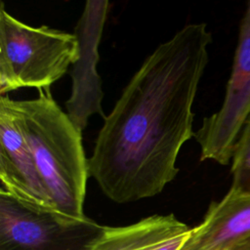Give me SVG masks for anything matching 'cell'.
I'll use <instances>...</instances> for the list:
<instances>
[{"instance_id": "1", "label": "cell", "mask_w": 250, "mask_h": 250, "mask_svg": "<svg viewBox=\"0 0 250 250\" xmlns=\"http://www.w3.org/2000/svg\"><path fill=\"white\" fill-rule=\"evenodd\" d=\"M211 42L206 23L186 24L146 58L104 118L88 169L110 200L155 196L177 176Z\"/></svg>"}, {"instance_id": "6", "label": "cell", "mask_w": 250, "mask_h": 250, "mask_svg": "<svg viewBox=\"0 0 250 250\" xmlns=\"http://www.w3.org/2000/svg\"><path fill=\"white\" fill-rule=\"evenodd\" d=\"M109 11L106 0H88L75 26L74 34L79 43V55L72 65V89L65 103L67 114L81 131L88 124L92 114L104 115L102 108V80L97 72L98 46Z\"/></svg>"}, {"instance_id": "7", "label": "cell", "mask_w": 250, "mask_h": 250, "mask_svg": "<svg viewBox=\"0 0 250 250\" xmlns=\"http://www.w3.org/2000/svg\"><path fill=\"white\" fill-rule=\"evenodd\" d=\"M0 183V190L20 202L35 209L56 212L30 147L1 98Z\"/></svg>"}, {"instance_id": "10", "label": "cell", "mask_w": 250, "mask_h": 250, "mask_svg": "<svg viewBox=\"0 0 250 250\" xmlns=\"http://www.w3.org/2000/svg\"><path fill=\"white\" fill-rule=\"evenodd\" d=\"M230 172V189L250 194V114L233 147Z\"/></svg>"}, {"instance_id": "9", "label": "cell", "mask_w": 250, "mask_h": 250, "mask_svg": "<svg viewBox=\"0 0 250 250\" xmlns=\"http://www.w3.org/2000/svg\"><path fill=\"white\" fill-rule=\"evenodd\" d=\"M190 230L173 214L152 215L126 227H105L92 250H181Z\"/></svg>"}, {"instance_id": "4", "label": "cell", "mask_w": 250, "mask_h": 250, "mask_svg": "<svg viewBox=\"0 0 250 250\" xmlns=\"http://www.w3.org/2000/svg\"><path fill=\"white\" fill-rule=\"evenodd\" d=\"M105 227L27 206L0 190V250H92Z\"/></svg>"}, {"instance_id": "3", "label": "cell", "mask_w": 250, "mask_h": 250, "mask_svg": "<svg viewBox=\"0 0 250 250\" xmlns=\"http://www.w3.org/2000/svg\"><path fill=\"white\" fill-rule=\"evenodd\" d=\"M79 43L74 33L32 26L0 6V94L21 88H50L74 64Z\"/></svg>"}, {"instance_id": "8", "label": "cell", "mask_w": 250, "mask_h": 250, "mask_svg": "<svg viewBox=\"0 0 250 250\" xmlns=\"http://www.w3.org/2000/svg\"><path fill=\"white\" fill-rule=\"evenodd\" d=\"M181 250H250V194L229 188L212 202Z\"/></svg>"}, {"instance_id": "2", "label": "cell", "mask_w": 250, "mask_h": 250, "mask_svg": "<svg viewBox=\"0 0 250 250\" xmlns=\"http://www.w3.org/2000/svg\"><path fill=\"white\" fill-rule=\"evenodd\" d=\"M0 98L30 147L56 212L84 219L89 169L82 131L54 100L50 88L38 90V96L30 100Z\"/></svg>"}, {"instance_id": "5", "label": "cell", "mask_w": 250, "mask_h": 250, "mask_svg": "<svg viewBox=\"0 0 250 250\" xmlns=\"http://www.w3.org/2000/svg\"><path fill=\"white\" fill-rule=\"evenodd\" d=\"M250 114V1L239 24L225 97L218 111L205 117L194 138L200 146V161L213 160L221 165L231 161L233 147Z\"/></svg>"}]
</instances>
